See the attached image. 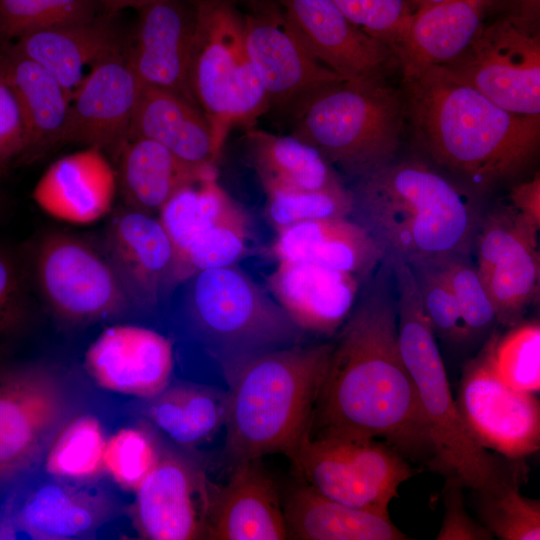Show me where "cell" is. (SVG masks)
Returning <instances> with one entry per match:
<instances>
[{
  "instance_id": "cell-1",
  "label": "cell",
  "mask_w": 540,
  "mask_h": 540,
  "mask_svg": "<svg viewBox=\"0 0 540 540\" xmlns=\"http://www.w3.org/2000/svg\"><path fill=\"white\" fill-rule=\"evenodd\" d=\"M336 334L309 437L382 439L407 458L432 460L428 424L399 350L396 303L385 288L356 301Z\"/></svg>"
},
{
  "instance_id": "cell-2",
  "label": "cell",
  "mask_w": 540,
  "mask_h": 540,
  "mask_svg": "<svg viewBox=\"0 0 540 540\" xmlns=\"http://www.w3.org/2000/svg\"><path fill=\"white\" fill-rule=\"evenodd\" d=\"M403 83L405 115L418 143L475 193L517 176L536 156L540 115L503 109L446 66Z\"/></svg>"
},
{
  "instance_id": "cell-3",
  "label": "cell",
  "mask_w": 540,
  "mask_h": 540,
  "mask_svg": "<svg viewBox=\"0 0 540 540\" xmlns=\"http://www.w3.org/2000/svg\"><path fill=\"white\" fill-rule=\"evenodd\" d=\"M356 221L411 264L469 255L483 216L479 194L420 159H395L358 179Z\"/></svg>"
},
{
  "instance_id": "cell-4",
  "label": "cell",
  "mask_w": 540,
  "mask_h": 540,
  "mask_svg": "<svg viewBox=\"0 0 540 540\" xmlns=\"http://www.w3.org/2000/svg\"><path fill=\"white\" fill-rule=\"evenodd\" d=\"M332 343L297 344L245 362L227 380L225 448L237 463L283 454L309 435Z\"/></svg>"
},
{
  "instance_id": "cell-5",
  "label": "cell",
  "mask_w": 540,
  "mask_h": 540,
  "mask_svg": "<svg viewBox=\"0 0 540 540\" xmlns=\"http://www.w3.org/2000/svg\"><path fill=\"white\" fill-rule=\"evenodd\" d=\"M388 261L397 291L399 350L428 424L433 448L430 465L478 489L500 462L475 440L459 412L412 267L397 256H389Z\"/></svg>"
},
{
  "instance_id": "cell-6",
  "label": "cell",
  "mask_w": 540,
  "mask_h": 540,
  "mask_svg": "<svg viewBox=\"0 0 540 540\" xmlns=\"http://www.w3.org/2000/svg\"><path fill=\"white\" fill-rule=\"evenodd\" d=\"M288 118L291 135L358 179L397 158L406 115L403 93L380 79L327 85Z\"/></svg>"
},
{
  "instance_id": "cell-7",
  "label": "cell",
  "mask_w": 540,
  "mask_h": 540,
  "mask_svg": "<svg viewBox=\"0 0 540 540\" xmlns=\"http://www.w3.org/2000/svg\"><path fill=\"white\" fill-rule=\"evenodd\" d=\"M186 281L190 325L226 381L253 357L303 343L306 333L236 266L203 270Z\"/></svg>"
},
{
  "instance_id": "cell-8",
  "label": "cell",
  "mask_w": 540,
  "mask_h": 540,
  "mask_svg": "<svg viewBox=\"0 0 540 540\" xmlns=\"http://www.w3.org/2000/svg\"><path fill=\"white\" fill-rule=\"evenodd\" d=\"M189 59L192 94L222 150L234 127L251 129L269 102L249 57L236 0H197Z\"/></svg>"
},
{
  "instance_id": "cell-9",
  "label": "cell",
  "mask_w": 540,
  "mask_h": 540,
  "mask_svg": "<svg viewBox=\"0 0 540 540\" xmlns=\"http://www.w3.org/2000/svg\"><path fill=\"white\" fill-rule=\"evenodd\" d=\"M22 260L29 283L63 322H94L132 303L108 255L72 233L40 232L28 243Z\"/></svg>"
},
{
  "instance_id": "cell-10",
  "label": "cell",
  "mask_w": 540,
  "mask_h": 540,
  "mask_svg": "<svg viewBox=\"0 0 540 540\" xmlns=\"http://www.w3.org/2000/svg\"><path fill=\"white\" fill-rule=\"evenodd\" d=\"M290 461L300 482L320 494L383 515L415 473L407 457L374 438L308 435Z\"/></svg>"
},
{
  "instance_id": "cell-11",
  "label": "cell",
  "mask_w": 540,
  "mask_h": 540,
  "mask_svg": "<svg viewBox=\"0 0 540 540\" xmlns=\"http://www.w3.org/2000/svg\"><path fill=\"white\" fill-rule=\"evenodd\" d=\"M493 329L478 354L463 367L457 406L472 436L485 449L519 460L540 447V405L535 393L510 386L499 375Z\"/></svg>"
},
{
  "instance_id": "cell-12",
  "label": "cell",
  "mask_w": 540,
  "mask_h": 540,
  "mask_svg": "<svg viewBox=\"0 0 540 540\" xmlns=\"http://www.w3.org/2000/svg\"><path fill=\"white\" fill-rule=\"evenodd\" d=\"M442 66L503 109L540 115L538 28L506 17L485 22L464 52Z\"/></svg>"
},
{
  "instance_id": "cell-13",
  "label": "cell",
  "mask_w": 540,
  "mask_h": 540,
  "mask_svg": "<svg viewBox=\"0 0 540 540\" xmlns=\"http://www.w3.org/2000/svg\"><path fill=\"white\" fill-rule=\"evenodd\" d=\"M67 389L52 369L0 362V479L31 466L69 412Z\"/></svg>"
},
{
  "instance_id": "cell-14",
  "label": "cell",
  "mask_w": 540,
  "mask_h": 540,
  "mask_svg": "<svg viewBox=\"0 0 540 540\" xmlns=\"http://www.w3.org/2000/svg\"><path fill=\"white\" fill-rule=\"evenodd\" d=\"M245 43L269 102L287 117L321 88L343 81L309 50L274 5H259L244 15Z\"/></svg>"
},
{
  "instance_id": "cell-15",
  "label": "cell",
  "mask_w": 540,
  "mask_h": 540,
  "mask_svg": "<svg viewBox=\"0 0 540 540\" xmlns=\"http://www.w3.org/2000/svg\"><path fill=\"white\" fill-rule=\"evenodd\" d=\"M216 491L199 464L162 453L135 491L133 519L139 535L150 540L207 539Z\"/></svg>"
},
{
  "instance_id": "cell-16",
  "label": "cell",
  "mask_w": 540,
  "mask_h": 540,
  "mask_svg": "<svg viewBox=\"0 0 540 540\" xmlns=\"http://www.w3.org/2000/svg\"><path fill=\"white\" fill-rule=\"evenodd\" d=\"M126 40L97 60L73 92L65 143L115 157L128 139L142 84L128 61Z\"/></svg>"
},
{
  "instance_id": "cell-17",
  "label": "cell",
  "mask_w": 540,
  "mask_h": 540,
  "mask_svg": "<svg viewBox=\"0 0 540 540\" xmlns=\"http://www.w3.org/2000/svg\"><path fill=\"white\" fill-rule=\"evenodd\" d=\"M136 11L126 54L137 78L142 85L173 92L199 108L189 84L196 5L187 0H160Z\"/></svg>"
},
{
  "instance_id": "cell-18",
  "label": "cell",
  "mask_w": 540,
  "mask_h": 540,
  "mask_svg": "<svg viewBox=\"0 0 540 540\" xmlns=\"http://www.w3.org/2000/svg\"><path fill=\"white\" fill-rule=\"evenodd\" d=\"M283 12L312 54L345 81L386 79L392 49L354 25L332 0H283Z\"/></svg>"
},
{
  "instance_id": "cell-19",
  "label": "cell",
  "mask_w": 540,
  "mask_h": 540,
  "mask_svg": "<svg viewBox=\"0 0 540 540\" xmlns=\"http://www.w3.org/2000/svg\"><path fill=\"white\" fill-rule=\"evenodd\" d=\"M106 247L132 303L151 308L180 283L175 248L152 214L128 207L117 211L108 224Z\"/></svg>"
},
{
  "instance_id": "cell-20",
  "label": "cell",
  "mask_w": 540,
  "mask_h": 540,
  "mask_svg": "<svg viewBox=\"0 0 540 540\" xmlns=\"http://www.w3.org/2000/svg\"><path fill=\"white\" fill-rule=\"evenodd\" d=\"M85 367L107 390L153 398L167 387L173 369V346L152 329L113 325L91 343Z\"/></svg>"
},
{
  "instance_id": "cell-21",
  "label": "cell",
  "mask_w": 540,
  "mask_h": 540,
  "mask_svg": "<svg viewBox=\"0 0 540 540\" xmlns=\"http://www.w3.org/2000/svg\"><path fill=\"white\" fill-rule=\"evenodd\" d=\"M266 288L290 319L305 333L332 336L356 303L360 279L298 261H278L266 277Z\"/></svg>"
},
{
  "instance_id": "cell-22",
  "label": "cell",
  "mask_w": 540,
  "mask_h": 540,
  "mask_svg": "<svg viewBox=\"0 0 540 540\" xmlns=\"http://www.w3.org/2000/svg\"><path fill=\"white\" fill-rule=\"evenodd\" d=\"M117 189L116 172L106 154L86 147L53 162L38 180L32 198L59 221L88 225L110 213Z\"/></svg>"
},
{
  "instance_id": "cell-23",
  "label": "cell",
  "mask_w": 540,
  "mask_h": 540,
  "mask_svg": "<svg viewBox=\"0 0 540 540\" xmlns=\"http://www.w3.org/2000/svg\"><path fill=\"white\" fill-rule=\"evenodd\" d=\"M260 254L278 261H298L366 278L386 257L370 232L348 217L301 222L276 231Z\"/></svg>"
},
{
  "instance_id": "cell-24",
  "label": "cell",
  "mask_w": 540,
  "mask_h": 540,
  "mask_svg": "<svg viewBox=\"0 0 540 540\" xmlns=\"http://www.w3.org/2000/svg\"><path fill=\"white\" fill-rule=\"evenodd\" d=\"M0 76L22 115L25 148L20 161H34L64 144L72 97L54 75L7 42L0 49Z\"/></svg>"
},
{
  "instance_id": "cell-25",
  "label": "cell",
  "mask_w": 540,
  "mask_h": 540,
  "mask_svg": "<svg viewBox=\"0 0 540 540\" xmlns=\"http://www.w3.org/2000/svg\"><path fill=\"white\" fill-rule=\"evenodd\" d=\"M494 0H444L412 15L396 57L403 82L460 56L486 22Z\"/></svg>"
},
{
  "instance_id": "cell-26",
  "label": "cell",
  "mask_w": 540,
  "mask_h": 540,
  "mask_svg": "<svg viewBox=\"0 0 540 540\" xmlns=\"http://www.w3.org/2000/svg\"><path fill=\"white\" fill-rule=\"evenodd\" d=\"M287 538L284 510L276 486L259 459L237 463L227 484L217 488L207 539Z\"/></svg>"
},
{
  "instance_id": "cell-27",
  "label": "cell",
  "mask_w": 540,
  "mask_h": 540,
  "mask_svg": "<svg viewBox=\"0 0 540 540\" xmlns=\"http://www.w3.org/2000/svg\"><path fill=\"white\" fill-rule=\"evenodd\" d=\"M117 14L105 11L80 22L36 30L17 38L13 47L50 71L72 97L84 69L122 45Z\"/></svg>"
},
{
  "instance_id": "cell-28",
  "label": "cell",
  "mask_w": 540,
  "mask_h": 540,
  "mask_svg": "<svg viewBox=\"0 0 540 540\" xmlns=\"http://www.w3.org/2000/svg\"><path fill=\"white\" fill-rule=\"evenodd\" d=\"M153 140L180 160L215 166L222 150L203 112L168 90L142 85L128 138Z\"/></svg>"
},
{
  "instance_id": "cell-29",
  "label": "cell",
  "mask_w": 540,
  "mask_h": 540,
  "mask_svg": "<svg viewBox=\"0 0 540 540\" xmlns=\"http://www.w3.org/2000/svg\"><path fill=\"white\" fill-rule=\"evenodd\" d=\"M117 185L126 207L154 215L181 188L216 171L188 164L161 144L128 138L115 155Z\"/></svg>"
},
{
  "instance_id": "cell-30",
  "label": "cell",
  "mask_w": 540,
  "mask_h": 540,
  "mask_svg": "<svg viewBox=\"0 0 540 540\" xmlns=\"http://www.w3.org/2000/svg\"><path fill=\"white\" fill-rule=\"evenodd\" d=\"M288 538L302 540H404L383 515L330 499L299 482L283 506Z\"/></svg>"
},
{
  "instance_id": "cell-31",
  "label": "cell",
  "mask_w": 540,
  "mask_h": 540,
  "mask_svg": "<svg viewBox=\"0 0 540 540\" xmlns=\"http://www.w3.org/2000/svg\"><path fill=\"white\" fill-rule=\"evenodd\" d=\"M246 146L264 192L345 187L337 170L313 146L293 135L248 129Z\"/></svg>"
},
{
  "instance_id": "cell-32",
  "label": "cell",
  "mask_w": 540,
  "mask_h": 540,
  "mask_svg": "<svg viewBox=\"0 0 540 540\" xmlns=\"http://www.w3.org/2000/svg\"><path fill=\"white\" fill-rule=\"evenodd\" d=\"M107 511L98 495L57 480L30 492L18 513V523L34 539H72L91 533Z\"/></svg>"
},
{
  "instance_id": "cell-33",
  "label": "cell",
  "mask_w": 540,
  "mask_h": 540,
  "mask_svg": "<svg viewBox=\"0 0 540 540\" xmlns=\"http://www.w3.org/2000/svg\"><path fill=\"white\" fill-rule=\"evenodd\" d=\"M148 408L151 421L185 447L210 440L227 416V391L202 384L181 383L154 396Z\"/></svg>"
},
{
  "instance_id": "cell-34",
  "label": "cell",
  "mask_w": 540,
  "mask_h": 540,
  "mask_svg": "<svg viewBox=\"0 0 540 540\" xmlns=\"http://www.w3.org/2000/svg\"><path fill=\"white\" fill-rule=\"evenodd\" d=\"M519 465L504 467L475 489L483 526L501 540H539L540 502L520 493Z\"/></svg>"
},
{
  "instance_id": "cell-35",
  "label": "cell",
  "mask_w": 540,
  "mask_h": 540,
  "mask_svg": "<svg viewBox=\"0 0 540 540\" xmlns=\"http://www.w3.org/2000/svg\"><path fill=\"white\" fill-rule=\"evenodd\" d=\"M238 206L217 182L216 171L172 195L157 218L172 241L177 262L197 238Z\"/></svg>"
},
{
  "instance_id": "cell-36",
  "label": "cell",
  "mask_w": 540,
  "mask_h": 540,
  "mask_svg": "<svg viewBox=\"0 0 540 540\" xmlns=\"http://www.w3.org/2000/svg\"><path fill=\"white\" fill-rule=\"evenodd\" d=\"M107 439L91 415L74 417L57 430L45 451V470L61 481H87L104 470Z\"/></svg>"
},
{
  "instance_id": "cell-37",
  "label": "cell",
  "mask_w": 540,
  "mask_h": 540,
  "mask_svg": "<svg viewBox=\"0 0 540 540\" xmlns=\"http://www.w3.org/2000/svg\"><path fill=\"white\" fill-rule=\"evenodd\" d=\"M478 272L494 305L498 323L507 327L520 323L539 293L538 248L522 251Z\"/></svg>"
},
{
  "instance_id": "cell-38",
  "label": "cell",
  "mask_w": 540,
  "mask_h": 540,
  "mask_svg": "<svg viewBox=\"0 0 540 540\" xmlns=\"http://www.w3.org/2000/svg\"><path fill=\"white\" fill-rule=\"evenodd\" d=\"M251 230V219L239 205L197 238L182 255L178 261L179 281H186L203 270L236 266L254 252Z\"/></svg>"
},
{
  "instance_id": "cell-39",
  "label": "cell",
  "mask_w": 540,
  "mask_h": 540,
  "mask_svg": "<svg viewBox=\"0 0 540 540\" xmlns=\"http://www.w3.org/2000/svg\"><path fill=\"white\" fill-rule=\"evenodd\" d=\"M101 0H0V40L91 19L103 12Z\"/></svg>"
},
{
  "instance_id": "cell-40",
  "label": "cell",
  "mask_w": 540,
  "mask_h": 540,
  "mask_svg": "<svg viewBox=\"0 0 540 540\" xmlns=\"http://www.w3.org/2000/svg\"><path fill=\"white\" fill-rule=\"evenodd\" d=\"M535 224L512 205L482 216L476 236L477 269L489 268L517 253L538 248Z\"/></svg>"
},
{
  "instance_id": "cell-41",
  "label": "cell",
  "mask_w": 540,
  "mask_h": 540,
  "mask_svg": "<svg viewBox=\"0 0 540 540\" xmlns=\"http://www.w3.org/2000/svg\"><path fill=\"white\" fill-rule=\"evenodd\" d=\"M264 214L279 231L311 220L348 217L353 212V194L346 186L320 191H266Z\"/></svg>"
},
{
  "instance_id": "cell-42",
  "label": "cell",
  "mask_w": 540,
  "mask_h": 540,
  "mask_svg": "<svg viewBox=\"0 0 540 540\" xmlns=\"http://www.w3.org/2000/svg\"><path fill=\"white\" fill-rule=\"evenodd\" d=\"M29 285L22 258L0 245V362L6 360L30 326Z\"/></svg>"
},
{
  "instance_id": "cell-43",
  "label": "cell",
  "mask_w": 540,
  "mask_h": 540,
  "mask_svg": "<svg viewBox=\"0 0 540 540\" xmlns=\"http://www.w3.org/2000/svg\"><path fill=\"white\" fill-rule=\"evenodd\" d=\"M455 296L470 340L494 329L497 314L483 284L477 266L468 255H454L436 260Z\"/></svg>"
},
{
  "instance_id": "cell-44",
  "label": "cell",
  "mask_w": 540,
  "mask_h": 540,
  "mask_svg": "<svg viewBox=\"0 0 540 540\" xmlns=\"http://www.w3.org/2000/svg\"><path fill=\"white\" fill-rule=\"evenodd\" d=\"M498 336L494 363L499 375L515 389L537 393L540 389V325L520 322Z\"/></svg>"
},
{
  "instance_id": "cell-45",
  "label": "cell",
  "mask_w": 540,
  "mask_h": 540,
  "mask_svg": "<svg viewBox=\"0 0 540 540\" xmlns=\"http://www.w3.org/2000/svg\"><path fill=\"white\" fill-rule=\"evenodd\" d=\"M161 454L151 433L141 428H123L107 439L104 470L122 488L136 491Z\"/></svg>"
},
{
  "instance_id": "cell-46",
  "label": "cell",
  "mask_w": 540,
  "mask_h": 540,
  "mask_svg": "<svg viewBox=\"0 0 540 540\" xmlns=\"http://www.w3.org/2000/svg\"><path fill=\"white\" fill-rule=\"evenodd\" d=\"M423 310L435 335L453 343L470 341L455 296L437 261L411 263Z\"/></svg>"
},
{
  "instance_id": "cell-47",
  "label": "cell",
  "mask_w": 540,
  "mask_h": 540,
  "mask_svg": "<svg viewBox=\"0 0 540 540\" xmlns=\"http://www.w3.org/2000/svg\"><path fill=\"white\" fill-rule=\"evenodd\" d=\"M358 28L382 41L395 53L411 23L406 0H332Z\"/></svg>"
},
{
  "instance_id": "cell-48",
  "label": "cell",
  "mask_w": 540,
  "mask_h": 540,
  "mask_svg": "<svg viewBox=\"0 0 540 540\" xmlns=\"http://www.w3.org/2000/svg\"><path fill=\"white\" fill-rule=\"evenodd\" d=\"M462 487L463 483L454 477H447L444 497L445 515L438 540H490L493 535L483 525L474 521L466 512Z\"/></svg>"
},
{
  "instance_id": "cell-49",
  "label": "cell",
  "mask_w": 540,
  "mask_h": 540,
  "mask_svg": "<svg viewBox=\"0 0 540 540\" xmlns=\"http://www.w3.org/2000/svg\"><path fill=\"white\" fill-rule=\"evenodd\" d=\"M25 148V129L16 97L0 76V174L20 162Z\"/></svg>"
},
{
  "instance_id": "cell-50",
  "label": "cell",
  "mask_w": 540,
  "mask_h": 540,
  "mask_svg": "<svg viewBox=\"0 0 540 540\" xmlns=\"http://www.w3.org/2000/svg\"><path fill=\"white\" fill-rule=\"evenodd\" d=\"M512 206L540 226V175L515 185L510 193Z\"/></svg>"
},
{
  "instance_id": "cell-51",
  "label": "cell",
  "mask_w": 540,
  "mask_h": 540,
  "mask_svg": "<svg viewBox=\"0 0 540 540\" xmlns=\"http://www.w3.org/2000/svg\"><path fill=\"white\" fill-rule=\"evenodd\" d=\"M502 10L500 17L509 18L522 25L538 28L540 0H494L492 10Z\"/></svg>"
},
{
  "instance_id": "cell-52",
  "label": "cell",
  "mask_w": 540,
  "mask_h": 540,
  "mask_svg": "<svg viewBox=\"0 0 540 540\" xmlns=\"http://www.w3.org/2000/svg\"><path fill=\"white\" fill-rule=\"evenodd\" d=\"M160 0H101L103 10L109 14H118L124 9H137L146 4Z\"/></svg>"
},
{
  "instance_id": "cell-53",
  "label": "cell",
  "mask_w": 540,
  "mask_h": 540,
  "mask_svg": "<svg viewBox=\"0 0 540 540\" xmlns=\"http://www.w3.org/2000/svg\"><path fill=\"white\" fill-rule=\"evenodd\" d=\"M444 0H406L410 10L412 13H415L421 9H424L426 7L435 5L437 3H440Z\"/></svg>"
},
{
  "instance_id": "cell-54",
  "label": "cell",
  "mask_w": 540,
  "mask_h": 540,
  "mask_svg": "<svg viewBox=\"0 0 540 540\" xmlns=\"http://www.w3.org/2000/svg\"><path fill=\"white\" fill-rule=\"evenodd\" d=\"M4 207H5V204H4V198L3 196L0 194V218L4 212Z\"/></svg>"
}]
</instances>
